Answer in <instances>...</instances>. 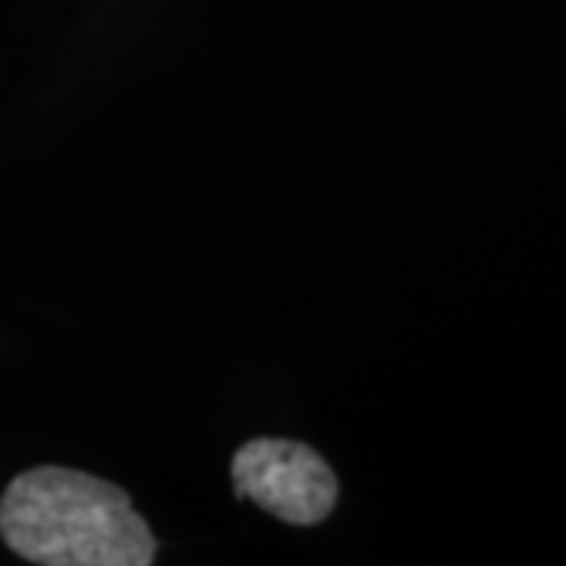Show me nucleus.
<instances>
[{
  "mask_svg": "<svg viewBox=\"0 0 566 566\" xmlns=\"http://www.w3.org/2000/svg\"><path fill=\"white\" fill-rule=\"evenodd\" d=\"M233 488L240 497L290 526H315L334 510L337 479L312 447L281 438H255L237 450Z\"/></svg>",
  "mask_w": 566,
  "mask_h": 566,
  "instance_id": "f03ea898",
  "label": "nucleus"
},
{
  "mask_svg": "<svg viewBox=\"0 0 566 566\" xmlns=\"http://www.w3.org/2000/svg\"><path fill=\"white\" fill-rule=\"evenodd\" d=\"M0 538L41 566H145L151 528L129 494L104 479L41 465L17 475L0 497Z\"/></svg>",
  "mask_w": 566,
  "mask_h": 566,
  "instance_id": "f257e3e1",
  "label": "nucleus"
}]
</instances>
